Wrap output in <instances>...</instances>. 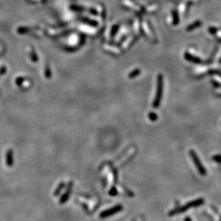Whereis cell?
Instances as JSON below:
<instances>
[{
  "label": "cell",
  "mask_w": 221,
  "mask_h": 221,
  "mask_svg": "<svg viewBox=\"0 0 221 221\" xmlns=\"http://www.w3.org/2000/svg\"><path fill=\"white\" fill-rule=\"evenodd\" d=\"M163 88H164V80H163L162 75L159 74L157 78V88H156V96L154 98V102H153V107L154 108H158L160 105L162 97Z\"/></svg>",
  "instance_id": "1"
},
{
  "label": "cell",
  "mask_w": 221,
  "mask_h": 221,
  "mask_svg": "<svg viewBox=\"0 0 221 221\" xmlns=\"http://www.w3.org/2000/svg\"><path fill=\"white\" fill-rule=\"evenodd\" d=\"M189 154H190V157H191L192 159H193V163H194L195 166L196 167V168L197 169H198L200 175L202 176H205L206 174H207V171H206V169L205 168L204 166H203V164H202L198 154L195 152L194 150L192 149L189 151Z\"/></svg>",
  "instance_id": "2"
},
{
  "label": "cell",
  "mask_w": 221,
  "mask_h": 221,
  "mask_svg": "<svg viewBox=\"0 0 221 221\" xmlns=\"http://www.w3.org/2000/svg\"><path fill=\"white\" fill-rule=\"evenodd\" d=\"M190 208H191V205H190V202H189V203H187V204L185 205H182V206H180V207H176L175 208V209H172V210H170L169 212L168 215L170 216V217H172V216H175V215H177L182 214V213H183L184 212H186L187 210H188L190 209Z\"/></svg>",
  "instance_id": "3"
},
{
  "label": "cell",
  "mask_w": 221,
  "mask_h": 221,
  "mask_svg": "<svg viewBox=\"0 0 221 221\" xmlns=\"http://www.w3.org/2000/svg\"><path fill=\"white\" fill-rule=\"evenodd\" d=\"M123 210V207H122V205H117L115 207H114L113 208H111V209L106 210L103 211L101 212V215H100V217L101 218H104V217H109V216L113 215L114 214H117V212H120L121 210Z\"/></svg>",
  "instance_id": "4"
},
{
  "label": "cell",
  "mask_w": 221,
  "mask_h": 221,
  "mask_svg": "<svg viewBox=\"0 0 221 221\" xmlns=\"http://www.w3.org/2000/svg\"><path fill=\"white\" fill-rule=\"evenodd\" d=\"M72 187V182H69L67 190H66L65 194H63V195L61 197L60 200V204H63V203H66V201L68 200V199L69 196H70V193H71Z\"/></svg>",
  "instance_id": "5"
},
{
  "label": "cell",
  "mask_w": 221,
  "mask_h": 221,
  "mask_svg": "<svg viewBox=\"0 0 221 221\" xmlns=\"http://www.w3.org/2000/svg\"><path fill=\"white\" fill-rule=\"evenodd\" d=\"M185 59L190 61V62L194 63H203V60H202L200 58L197 57V56L194 55H193L192 53L189 52H187L185 53Z\"/></svg>",
  "instance_id": "6"
},
{
  "label": "cell",
  "mask_w": 221,
  "mask_h": 221,
  "mask_svg": "<svg viewBox=\"0 0 221 221\" xmlns=\"http://www.w3.org/2000/svg\"><path fill=\"white\" fill-rule=\"evenodd\" d=\"M190 205H191V207H200V206L203 205V204L205 203V200L203 198H198V199L194 200H192L190 202Z\"/></svg>",
  "instance_id": "7"
},
{
  "label": "cell",
  "mask_w": 221,
  "mask_h": 221,
  "mask_svg": "<svg viewBox=\"0 0 221 221\" xmlns=\"http://www.w3.org/2000/svg\"><path fill=\"white\" fill-rule=\"evenodd\" d=\"M208 68L206 66H200L199 68L195 69V74L197 75H199V76H202L204 74H205L207 72Z\"/></svg>",
  "instance_id": "8"
},
{
  "label": "cell",
  "mask_w": 221,
  "mask_h": 221,
  "mask_svg": "<svg viewBox=\"0 0 221 221\" xmlns=\"http://www.w3.org/2000/svg\"><path fill=\"white\" fill-rule=\"evenodd\" d=\"M143 28H144V33L146 35V36H147V38H149V39L152 40V41H155V40H156L155 37H154V35H153V33H151V30L148 28V27L146 26V24L144 23Z\"/></svg>",
  "instance_id": "9"
},
{
  "label": "cell",
  "mask_w": 221,
  "mask_h": 221,
  "mask_svg": "<svg viewBox=\"0 0 221 221\" xmlns=\"http://www.w3.org/2000/svg\"><path fill=\"white\" fill-rule=\"evenodd\" d=\"M104 48L108 51H111V52L116 53V54H120L121 51L119 48H116L114 46H111V45H104Z\"/></svg>",
  "instance_id": "10"
},
{
  "label": "cell",
  "mask_w": 221,
  "mask_h": 221,
  "mask_svg": "<svg viewBox=\"0 0 221 221\" xmlns=\"http://www.w3.org/2000/svg\"><path fill=\"white\" fill-rule=\"evenodd\" d=\"M7 163L9 167L13 164V153L11 150L8 151L7 154Z\"/></svg>",
  "instance_id": "11"
},
{
  "label": "cell",
  "mask_w": 221,
  "mask_h": 221,
  "mask_svg": "<svg viewBox=\"0 0 221 221\" xmlns=\"http://www.w3.org/2000/svg\"><path fill=\"white\" fill-rule=\"evenodd\" d=\"M200 25H201V23L200 22H195V23H193V25H190V26L188 27L187 30H188V31H193V30H194L195 28H198V27L200 26Z\"/></svg>",
  "instance_id": "12"
},
{
  "label": "cell",
  "mask_w": 221,
  "mask_h": 221,
  "mask_svg": "<svg viewBox=\"0 0 221 221\" xmlns=\"http://www.w3.org/2000/svg\"><path fill=\"white\" fill-rule=\"evenodd\" d=\"M140 73H141V70H140V69H136L135 70H134V71L130 72L129 75V77L130 78H135V77L138 76Z\"/></svg>",
  "instance_id": "13"
},
{
  "label": "cell",
  "mask_w": 221,
  "mask_h": 221,
  "mask_svg": "<svg viewBox=\"0 0 221 221\" xmlns=\"http://www.w3.org/2000/svg\"><path fill=\"white\" fill-rule=\"evenodd\" d=\"M212 159L217 164H221V154H215L212 156Z\"/></svg>",
  "instance_id": "14"
},
{
  "label": "cell",
  "mask_w": 221,
  "mask_h": 221,
  "mask_svg": "<svg viewBox=\"0 0 221 221\" xmlns=\"http://www.w3.org/2000/svg\"><path fill=\"white\" fill-rule=\"evenodd\" d=\"M64 187H65V183H64V182H62V183L60 184V185H58V188L56 189L55 192V193H54L55 195H57L58 194H59V193H60L61 190H62Z\"/></svg>",
  "instance_id": "15"
},
{
  "label": "cell",
  "mask_w": 221,
  "mask_h": 221,
  "mask_svg": "<svg viewBox=\"0 0 221 221\" xmlns=\"http://www.w3.org/2000/svg\"><path fill=\"white\" fill-rule=\"evenodd\" d=\"M134 40V37H129V38L128 39H127L124 43L123 45H122V46H123V48H126L127 46H129V45L131 43H132V40Z\"/></svg>",
  "instance_id": "16"
},
{
  "label": "cell",
  "mask_w": 221,
  "mask_h": 221,
  "mask_svg": "<svg viewBox=\"0 0 221 221\" xmlns=\"http://www.w3.org/2000/svg\"><path fill=\"white\" fill-rule=\"evenodd\" d=\"M149 118L150 119V120L154 122V121H156L157 119V115L156 114H154V113L151 112L149 114Z\"/></svg>",
  "instance_id": "17"
},
{
  "label": "cell",
  "mask_w": 221,
  "mask_h": 221,
  "mask_svg": "<svg viewBox=\"0 0 221 221\" xmlns=\"http://www.w3.org/2000/svg\"><path fill=\"white\" fill-rule=\"evenodd\" d=\"M109 194L112 195V196H114V195H117V189L113 188L111 190V191H110V193H109Z\"/></svg>",
  "instance_id": "18"
},
{
  "label": "cell",
  "mask_w": 221,
  "mask_h": 221,
  "mask_svg": "<svg viewBox=\"0 0 221 221\" xmlns=\"http://www.w3.org/2000/svg\"><path fill=\"white\" fill-rule=\"evenodd\" d=\"M217 60L218 61H221V48L219 49L218 53L217 54Z\"/></svg>",
  "instance_id": "19"
},
{
  "label": "cell",
  "mask_w": 221,
  "mask_h": 221,
  "mask_svg": "<svg viewBox=\"0 0 221 221\" xmlns=\"http://www.w3.org/2000/svg\"><path fill=\"white\" fill-rule=\"evenodd\" d=\"M215 35H215L216 38H217V40H221V31H219V32L217 31V33H215Z\"/></svg>",
  "instance_id": "20"
},
{
  "label": "cell",
  "mask_w": 221,
  "mask_h": 221,
  "mask_svg": "<svg viewBox=\"0 0 221 221\" xmlns=\"http://www.w3.org/2000/svg\"><path fill=\"white\" fill-rule=\"evenodd\" d=\"M215 83H217L218 85H221V78H215Z\"/></svg>",
  "instance_id": "21"
},
{
  "label": "cell",
  "mask_w": 221,
  "mask_h": 221,
  "mask_svg": "<svg viewBox=\"0 0 221 221\" xmlns=\"http://www.w3.org/2000/svg\"><path fill=\"white\" fill-rule=\"evenodd\" d=\"M210 33L211 34H215L216 33H217V29L216 28H210L209 30Z\"/></svg>",
  "instance_id": "22"
},
{
  "label": "cell",
  "mask_w": 221,
  "mask_h": 221,
  "mask_svg": "<svg viewBox=\"0 0 221 221\" xmlns=\"http://www.w3.org/2000/svg\"><path fill=\"white\" fill-rule=\"evenodd\" d=\"M184 221H193V220H192L191 217H188H188H186L185 219H184Z\"/></svg>",
  "instance_id": "23"
},
{
  "label": "cell",
  "mask_w": 221,
  "mask_h": 221,
  "mask_svg": "<svg viewBox=\"0 0 221 221\" xmlns=\"http://www.w3.org/2000/svg\"><path fill=\"white\" fill-rule=\"evenodd\" d=\"M217 93V95L218 96H221V91H220V90H218V91H217V93Z\"/></svg>",
  "instance_id": "24"
},
{
  "label": "cell",
  "mask_w": 221,
  "mask_h": 221,
  "mask_svg": "<svg viewBox=\"0 0 221 221\" xmlns=\"http://www.w3.org/2000/svg\"><path fill=\"white\" fill-rule=\"evenodd\" d=\"M220 221H221V217H220Z\"/></svg>",
  "instance_id": "25"
}]
</instances>
